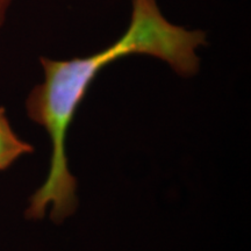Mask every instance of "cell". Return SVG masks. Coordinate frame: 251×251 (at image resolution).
<instances>
[{
    "instance_id": "3",
    "label": "cell",
    "mask_w": 251,
    "mask_h": 251,
    "mask_svg": "<svg viewBox=\"0 0 251 251\" xmlns=\"http://www.w3.org/2000/svg\"><path fill=\"white\" fill-rule=\"evenodd\" d=\"M11 5L12 0H0V29L5 25L6 20H7V15Z\"/></svg>"
},
{
    "instance_id": "2",
    "label": "cell",
    "mask_w": 251,
    "mask_h": 251,
    "mask_svg": "<svg viewBox=\"0 0 251 251\" xmlns=\"http://www.w3.org/2000/svg\"><path fill=\"white\" fill-rule=\"evenodd\" d=\"M33 151V147L21 140L12 128L5 108L0 107V171H5L20 157Z\"/></svg>"
},
{
    "instance_id": "1",
    "label": "cell",
    "mask_w": 251,
    "mask_h": 251,
    "mask_svg": "<svg viewBox=\"0 0 251 251\" xmlns=\"http://www.w3.org/2000/svg\"><path fill=\"white\" fill-rule=\"evenodd\" d=\"M206 45L205 31L174 24L157 0H131L129 24L112 45L85 57H41L43 80L28 94L26 111L31 121L45 128L51 153L45 183L29 199L27 218L43 219L50 208V219L62 222L76 211L77 180L68 166L67 134L103 69L127 56L146 55L166 63L181 77H192L200 69L198 50Z\"/></svg>"
}]
</instances>
